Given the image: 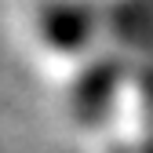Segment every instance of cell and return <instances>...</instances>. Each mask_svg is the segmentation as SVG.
I'll return each mask as SVG.
<instances>
[{"mask_svg":"<svg viewBox=\"0 0 153 153\" xmlns=\"http://www.w3.org/2000/svg\"><path fill=\"white\" fill-rule=\"evenodd\" d=\"M106 22V11H95L91 0H48L36 11V29L48 51L55 55H80L95 44Z\"/></svg>","mask_w":153,"mask_h":153,"instance_id":"cell-1","label":"cell"},{"mask_svg":"<svg viewBox=\"0 0 153 153\" xmlns=\"http://www.w3.org/2000/svg\"><path fill=\"white\" fill-rule=\"evenodd\" d=\"M109 153H128V149H109Z\"/></svg>","mask_w":153,"mask_h":153,"instance_id":"cell-2","label":"cell"}]
</instances>
